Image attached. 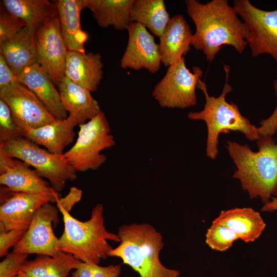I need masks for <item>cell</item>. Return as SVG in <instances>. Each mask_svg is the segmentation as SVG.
<instances>
[{
	"mask_svg": "<svg viewBox=\"0 0 277 277\" xmlns=\"http://www.w3.org/2000/svg\"><path fill=\"white\" fill-rule=\"evenodd\" d=\"M130 18L157 37L163 33L170 18L163 0H134Z\"/></svg>",
	"mask_w": 277,
	"mask_h": 277,
	"instance_id": "4316f807",
	"label": "cell"
},
{
	"mask_svg": "<svg viewBox=\"0 0 277 277\" xmlns=\"http://www.w3.org/2000/svg\"><path fill=\"white\" fill-rule=\"evenodd\" d=\"M60 193L14 192L0 207V232L27 229L36 211L47 203H56Z\"/></svg>",
	"mask_w": 277,
	"mask_h": 277,
	"instance_id": "5bb4252c",
	"label": "cell"
},
{
	"mask_svg": "<svg viewBox=\"0 0 277 277\" xmlns=\"http://www.w3.org/2000/svg\"><path fill=\"white\" fill-rule=\"evenodd\" d=\"M203 71L186 67L184 57L168 67L163 78L155 86L152 95L163 108L185 109L197 103L195 89Z\"/></svg>",
	"mask_w": 277,
	"mask_h": 277,
	"instance_id": "ba28073f",
	"label": "cell"
},
{
	"mask_svg": "<svg viewBox=\"0 0 277 277\" xmlns=\"http://www.w3.org/2000/svg\"><path fill=\"white\" fill-rule=\"evenodd\" d=\"M22 136L49 152L59 155L64 154L65 148L71 144L74 138V128L78 125L76 121L68 116L64 120H56L44 126L32 128L22 124H16Z\"/></svg>",
	"mask_w": 277,
	"mask_h": 277,
	"instance_id": "2e32d148",
	"label": "cell"
},
{
	"mask_svg": "<svg viewBox=\"0 0 277 277\" xmlns=\"http://www.w3.org/2000/svg\"><path fill=\"white\" fill-rule=\"evenodd\" d=\"M0 147L13 157L34 168L57 192L64 188L66 182L77 179L76 171L63 154L51 153L23 136L1 144Z\"/></svg>",
	"mask_w": 277,
	"mask_h": 277,
	"instance_id": "8992f818",
	"label": "cell"
},
{
	"mask_svg": "<svg viewBox=\"0 0 277 277\" xmlns=\"http://www.w3.org/2000/svg\"><path fill=\"white\" fill-rule=\"evenodd\" d=\"M120 244L109 256L121 259L141 277H179L180 271L162 264L160 253L164 247L163 236L147 223L125 224L118 229Z\"/></svg>",
	"mask_w": 277,
	"mask_h": 277,
	"instance_id": "3957f363",
	"label": "cell"
},
{
	"mask_svg": "<svg viewBox=\"0 0 277 277\" xmlns=\"http://www.w3.org/2000/svg\"><path fill=\"white\" fill-rule=\"evenodd\" d=\"M16 81L17 76L0 55V89L9 86Z\"/></svg>",
	"mask_w": 277,
	"mask_h": 277,
	"instance_id": "d590c367",
	"label": "cell"
},
{
	"mask_svg": "<svg viewBox=\"0 0 277 277\" xmlns=\"http://www.w3.org/2000/svg\"><path fill=\"white\" fill-rule=\"evenodd\" d=\"M26 26L23 20L8 12L3 5L1 6L0 44L16 34Z\"/></svg>",
	"mask_w": 277,
	"mask_h": 277,
	"instance_id": "4dcf8cb0",
	"label": "cell"
},
{
	"mask_svg": "<svg viewBox=\"0 0 277 277\" xmlns=\"http://www.w3.org/2000/svg\"><path fill=\"white\" fill-rule=\"evenodd\" d=\"M37 63L56 86L65 76L68 50L63 39L58 17L36 30Z\"/></svg>",
	"mask_w": 277,
	"mask_h": 277,
	"instance_id": "8fae6325",
	"label": "cell"
},
{
	"mask_svg": "<svg viewBox=\"0 0 277 277\" xmlns=\"http://www.w3.org/2000/svg\"><path fill=\"white\" fill-rule=\"evenodd\" d=\"M58 209L51 203H47L35 212L31 223L22 239L13 247L14 253L57 255L59 239L54 234L53 225L59 222Z\"/></svg>",
	"mask_w": 277,
	"mask_h": 277,
	"instance_id": "30bf717a",
	"label": "cell"
},
{
	"mask_svg": "<svg viewBox=\"0 0 277 277\" xmlns=\"http://www.w3.org/2000/svg\"><path fill=\"white\" fill-rule=\"evenodd\" d=\"M121 272V265L101 266L81 262L71 273L72 277H118Z\"/></svg>",
	"mask_w": 277,
	"mask_h": 277,
	"instance_id": "f1b7e54d",
	"label": "cell"
},
{
	"mask_svg": "<svg viewBox=\"0 0 277 277\" xmlns=\"http://www.w3.org/2000/svg\"><path fill=\"white\" fill-rule=\"evenodd\" d=\"M127 30L128 41L121 59V68L135 70L144 68L152 73H156L162 62L159 44L153 36L136 22H132Z\"/></svg>",
	"mask_w": 277,
	"mask_h": 277,
	"instance_id": "4fadbf2b",
	"label": "cell"
},
{
	"mask_svg": "<svg viewBox=\"0 0 277 277\" xmlns=\"http://www.w3.org/2000/svg\"><path fill=\"white\" fill-rule=\"evenodd\" d=\"M27 229L0 232V256H6L8 250L22 239Z\"/></svg>",
	"mask_w": 277,
	"mask_h": 277,
	"instance_id": "d6a6232c",
	"label": "cell"
},
{
	"mask_svg": "<svg viewBox=\"0 0 277 277\" xmlns=\"http://www.w3.org/2000/svg\"><path fill=\"white\" fill-rule=\"evenodd\" d=\"M63 106L78 125L92 119L102 111L91 92L64 76L56 85Z\"/></svg>",
	"mask_w": 277,
	"mask_h": 277,
	"instance_id": "44dd1931",
	"label": "cell"
},
{
	"mask_svg": "<svg viewBox=\"0 0 277 277\" xmlns=\"http://www.w3.org/2000/svg\"><path fill=\"white\" fill-rule=\"evenodd\" d=\"M103 206L96 204L92 209L90 218L82 222L61 211L64 229L59 238L60 251L73 255L80 261L98 265L106 259L113 248L108 240L120 242L117 234L107 231L104 224Z\"/></svg>",
	"mask_w": 277,
	"mask_h": 277,
	"instance_id": "5b68a950",
	"label": "cell"
},
{
	"mask_svg": "<svg viewBox=\"0 0 277 277\" xmlns=\"http://www.w3.org/2000/svg\"><path fill=\"white\" fill-rule=\"evenodd\" d=\"M226 77L222 92L218 97L210 96L207 86L201 78L197 88L205 96L204 108L199 112H190L188 118L193 121L202 120L207 127L206 155L215 159L218 154L219 136L220 133L228 134L230 131H240L250 141L257 140L260 136L258 128L251 124L248 118L243 116L236 104L228 103L226 95L232 88L228 83L230 67L223 64Z\"/></svg>",
	"mask_w": 277,
	"mask_h": 277,
	"instance_id": "277c9868",
	"label": "cell"
},
{
	"mask_svg": "<svg viewBox=\"0 0 277 277\" xmlns=\"http://www.w3.org/2000/svg\"><path fill=\"white\" fill-rule=\"evenodd\" d=\"M78 126L76 142L63 155L76 172L97 170L107 160L101 151L115 145L108 121L101 111L92 119Z\"/></svg>",
	"mask_w": 277,
	"mask_h": 277,
	"instance_id": "52a82bcc",
	"label": "cell"
},
{
	"mask_svg": "<svg viewBox=\"0 0 277 277\" xmlns=\"http://www.w3.org/2000/svg\"><path fill=\"white\" fill-rule=\"evenodd\" d=\"M57 7L61 33L68 51L85 52L87 34L81 28V14L86 8L85 0H58Z\"/></svg>",
	"mask_w": 277,
	"mask_h": 277,
	"instance_id": "7402d4cb",
	"label": "cell"
},
{
	"mask_svg": "<svg viewBox=\"0 0 277 277\" xmlns=\"http://www.w3.org/2000/svg\"><path fill=\"white\" fill-rule=\"evenodd\" d=\"M134 0H85L86 8L92 13L101 28L113 26L116 30H127L132 22L131 8Z\"/></svg>",
	"mask_w": 277,
	"mask_h": 277,
	"instance_id": "cb8c5ba5",
	"label": "cell"
},
{
	"mask_svg": "<svg viewBox=\"0 0 277 277\" xmlns=\"http://www.w3.org/2000/svg\"><path fill=\"white\" fill-rule=\"evenodd\" d=\"M22 136L9 106L0 99V144Z\"/></svg>",
	"mask_w": 277,
	"mask_h": 277,
	"instance_id": "f546056e",
	"label": "cell"
},
{
	"mask_svg": "<svg viewBox=\"0 0 277 277\" xmlns=\"http://www.w3.org/2000/svg\"><path fill=\"white\" fill-rule=\"evenodd\" d=\"M2 3L8 12L35 30L58 17L55 4L48 0H3Z\"/></svg>",
	"mask_w": 277,
	"mask_h": 277,
	"instance_id": "d4e9b609",
	"label": "cell"
},
{
	"mask_svg": "<svg viewBox=\"0 0 277 277\" xmlns=\"http://www.w3.org/2000/svg\"><path fill=\"white\" fill-rule=\"evenodd\" d=\"M212 223L227 227L246 243L258 239L266 227L260 213L250 207L222 210Z\"/></svg>",
	"mask_w": 277,
	"mask_h": 277,
	"instance_id": "603a6c76",
	"label": "cell"
},
{
	"mask_svg": "<svg viewBox=\"0 0 277 277\" xmlns=\"http://www.w3.org/2000/svg\"><path fill=\"white\" fill-rule=\"evenodd\" d=\"M0 183L13 192L55 194L50 184L35 170L0 147Z\"/></svg>",
	"mask_w": 277,
	"mask_h": 277,
	"instance_id": "9a60e30c",
	"label": "cell"
},
{
	"mask_svg": "<svg viewBox=\"0 0 277 277\" xmlns=\"http://www.w3.org/2000/svg\"><path fill=\"white\" fill-rule=\"evenodd\" d=\"M273 88L276 96V104L272 114L267 118L260 122V126L258 127L260 135H274L277 131V80L273 81Z\"/></svg>",
	"mask_w": 277,
	"mask_h": 277,
	"instance_id": "836d02e7",
	"label": "cell"
},
{
	"mask_svg": "<svg viewBox=\"0 0 277 277\" xmlns=\"http://www.w3.org/2000/svg\"><path fill=\"white\" fill-rule=\"evenodd\" d=\"M0 99L10 108L16 124L37 128L56 120L32 91L17 81L0 89Z\"/></svg>",
	"mask_w": 277,
	"mask_h": 277,
	"instance_id": "7c38bea8",
	"label": "cell"
},
{
	"mask_svg": "<svg viewBox=\"0 0 277 277\" xmlns=\"http://www.w3.org/2000/svg\"><path fill=\"white\" fill-rule=\"evenodd\" d=\"M102 55L98 53L68 51L65 76L78 85L89 90L97 91L103 75Z\"/></svg>",
	"mask_w": 277,
	"mask_h": 277,
	"instance_id": "ffe728a7",
	"label": "cell"
},
{
	"mask_svg": "<svg viewBox=\"0 0 277 277\" xmlns=\"http://www.w3.org/2000/svg\"><path fill=\"white\" fill-rule=\"evenodd\" d=\"M14 277H31V276L28 275L22 271H20L18 273V274L16 275H15Z\"/></svg>",
	"mask_w": 277,
	"mask_h": 277,
	"instance_id": "74e56055",
	"label": "cell"
},
{
	"mask_svg": "<svg viewBox=\"0 0 277 277\" xmlns=\"http://www.w3.org/2000/svg\"><path fill=\"white\" fill-rule=\"evenodd\" d=\"M205 236L206 244L212 249L219 251L227 250L235 240L239 239V236L227 227L213 223L207 229Z\"/></svg>",
	"mask_w": 277,
	"mask_h": 277,
	"instance_id": "83f0119b",
	"label": "cell"
},
{
	"mask_svg": "<svg viewBox=\"0 0 277 277\" xmlns=\"http://www.w3.org/2000/svg\"><path fill=\"white\" fill-rule=\"evenodd\" d=\"M28 254L8 253L0 263V277H14L28 261Z\"/></svg>",
	"mask_w": 277,
	"mask_h": 277,
	"instance_id": "1f68e13d",
	"label": "cell"
},
{
	"mask_svg": "<svg viewBox=\"0 0 277 277\" xmlns=\"http://www.w3.org/2000/svg\"><path fill=\"white\" fill-rule=\"evenodd\" d=\"M233 5L249 30L247 42L252 56L268 54L277 62V9L264 10L248 0H234Z\"/></svg>",
	"mask_w": 277,
	"mask_h": 277,
	"instance_id": "9c48e42d",
	"label": "cell"
},
{
	"mask_svg": "<svg viewBox=\"0 0 277 277\" xmlns=\"http://www.w3.org/2000/svg\"><path fill=\"white\" fill-rule=\"evenodd\" d=\"M256 144V152L235 142L227 141L226 147L236 167L233 177L250 198L264 204L277 196V144L272 136L260 135Z\"/></svg>",
	"mask_w": 277,
	"mask_h": 277,
	"instance_id": "7a4b0ae2",
	"label": "cell"
},
{
	"mask_svg": "<svg viewBox=\"0 0 277 277\" xmlns=\"http://www.w3.org/2000/svg\"><path fill=\"white\" fill-rule=\"evenodd\" d=\"M192 36L189 25L183 15L171 17L159 37L162 63L168 67L184 57L190 50Z\"/></svg>",
	"mask_w": 277,
	"mask_h": 277,
	"instance_id": "ac0fdd59",
	"label": "cell"
},
{
	"mask_svg": "<svg viewBox=\"0 0 277 277\" xmlns=\"http://www.w3.org/2000/svg\"><path fill=\"white\" fill-rule=\"evenodd\" d=\"M261 211L269 212L277 211V196L272 197L269 202L264 204Z\"/></svg>",
	"mask_w": 277,
	"mask_h": 277,
	"instance_id": "8d00e7d4",
	"label": "cell"
},
{
	"mask_svg": "<svg viewBox=\"0 0 277 277\" xmlns=\"http://www.w3.org/2000/svg\"><path fill=\"white\" fill-rule=\"evenodd\" d=\"M82 195L81 189L75 187H71L69 193L64 197H60L56 203L59 211L63 210L69 212L73 206L81 200Z\"/></svg>",
	"mask_w": 277,
	"mask_h": 277,
	"instance_id": "e575fe53",
	"label": "cell"
},
{
	"mask_svg": "<svg viewBox=\"0 0 277 277\" xmlns=\"http://www.w3.org/2000/svg\"><path fill=\"white\" fill-rule=\"evenodd\" d=\"M81 262L73 255L62 251L55 256L38 254L35 259L28 260L21 271L31 277H67Z\"/></svg>",
	"mask_w": 277,
	"mask_h": 277,
	"instance_id": "484cf974",
	"label": "cell"
},
{
	"mask_svg": "<svg viewBox=\"0 0 277 277\" xmlns=\"http://www.w3.org/2000/svg\"><path fill=\"white\" fill-rule=\"evenodd\" d=\"M0 55L17 76L37 62L36 30L26 26L0 44Z\"/></svg>",
	"mask_w": 277,
	"mask_h": 277,
	"instance_id": "d6986e66",
	"label": "cell"
},
{
	"mask_svg": "<svg viewBox=\"0 0 277 277\" xmlns=\"http://www.w3.org/2000/svg\"><path fill=\"white\" fill-rule=\"evenodd\" d=\"M17 81L30 90L56 120H64L68 116L57 88L38 63L25 68L17 76Z\"/></svg>",
	"mask_w": 277,
	"mask_h": 277,
	"instance_id": "e0dca14e",
	"label": "cell"
},
{
	"mask_svg": "<svg viewBox=\"0 0 277 277\" xmlns=\"http://www.w3.org/2000/svg\"><path fill=\"white\" fill-rule=\"evenodd\" d=\"M188 15L195 26L191 45L201 50L209 62L225 45L232 46L242 54L248 45L249 30L227 0H212L203 4L186 0Z\"/></svg>",
	"mask_w": 277,
	"mask_h": 277,
	"instance_id": "6da1fadb",
	"label": "cell"
}]
</instances>
